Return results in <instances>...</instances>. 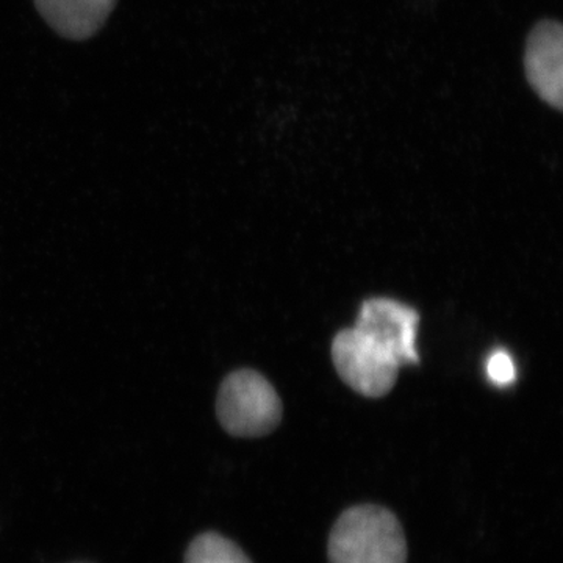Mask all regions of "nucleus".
Returning a JSON list of instances; mask_svg holds the SVG:
<instances>
[{"mask_svg":"<svg viewBox=\"0 0 563 563\" xmlns=\"http://www.w3.org/2000/svg\"><path fill=\"white\" fill-rule=\"evenodd\" d=\"M328 555L329 563H406V536L385 507L354 506L333 526Z\"/></svg>","mask_w":563,"mask_h":563,"instance_id":"nucleus-1","label":"nucleus"},{"mask_svg":"<svg viewBox=\"0 0 563 563\" xmlns=\"http://www.w3.org/2000/svg\"><path fill=\"white\" fill-rule=\"evenodd\" d=\"M284 407L265 376L254 369H239L222 380L217 415L222 429L240 439H257L276 431Z\"/></svg>","mask_w":563,"mask_h":563,"instance_id":"nucleus-2","label":"nucleus"},{"mask_svg":"<svg viewBox=\"0 0 563 563\" xmlns=\"http://www.w3.org/2000/svg\"><path fill=\"white\" fill-rule=\"evenodd\" d=\"M332 361L343 383L366 398H383L398 380V365L361 332L343 329L332 342Z\"/></svg>","mask_w":563,"mask_h":563,"instance_id":"nucleus-3","label":"nucleus"},{"mask_svg":"<svg viewBox=\"0 0 563 563\" xmlns=\"http://www.w3.org/2000/svg\"><path fill=\"white\" fill-rule=\"evenodd\" d=\"M420 314L393 299H368L362 303L354 329L402 365H418L417 332Z\"/></svg>","mask_w":563,"mask_h":563,"instance_id":"nucleus-4","label":"nucleus"},{"mask_svg":"<svg viewBox=\"0 0 563 563\" xmlns=\"http://www.w3.org/2000/svg\"><path fill=\"white\" fill-rule=\"evenodd\" d=\"M526 77L543 102L563 109V31L561 22L542 21L526 43Z\"/></svg>","mask_w":563,"mask_h":563,"instance_id":"nucleus-5","label":"nucleus"},{"mask_svg":"<svg viewBox=\"0 0 563 563\" xmlns=\"http://www.w3.org/2000/svg\"><path fill=\"white\" fill-rule=\"evenodd\" d=\"M118 0H35L36 9L58 35L91 38L106 24Z\"/></svg>","mask_w":563,"mask_h":563,"instance_id":"nucleus-6","label":"nucleus"},{"mask_svg":"<svg viewBox=\"0 0 563 563\" xmlns=\"http://www.w3.org/2000/svg\"><path fill=\"white\" fill-rule=\"evenodd\" d=\"M185 563H252L239 544L218 532H203L192 540Z\"/></svg>","mask_w":563,"mask_h":563,"instance_id":"nucleus-7","label":"nucleus"},{"mask_svg":"<svg viewBox=\"0 0 563 563\" xmlns=\"http://www.w3.org/2000/svg\"><path fill=\"white\" fill-rule=\"evenodd\" d=\"M487 376L498 387H509L517 379V366L509 352H493L487 362Z\"/></svg>","mask_w":563,"mask_h":563,"instance_id":"nucleus-8","label":"nucleus"}]
</instances>
